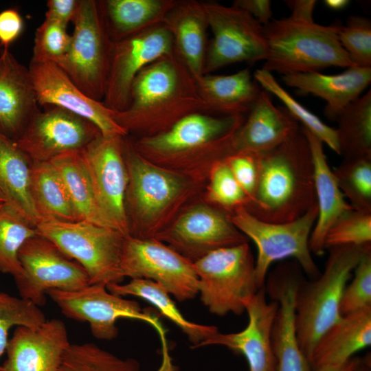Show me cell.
<instances>
[{
    "label": "cell",
    "instance_id": "obj_20",
    "mask_svg": "<svg viewBox=\"0 0 371 371\" xmlns=\"http://www.w3.org/2000/svg\"><path fill=\"white\" fill-rule=\"evenodd\" d=\"M265 293L264 286L245 304L248 324L243 330L232 333L218 331L198 347L223 346L243 355L249 371H277L271 332L278 303L273 300L267 302Z\"/></svg>",
    "mask_w": 371,
    "mask_h": 371
},
{
    "label": "cell",
    "instance_id": "obj_46",
    "mask_svg": "<svg viewBox=\"0 0 371 371\" xmlns=\"http://www.w3.org/2000/svg\"><path fill=\"white\" fill-rule=\"evenodd\" d=\"M224 160L247 194L249 203L254 195L259 177V153L251 151H235Z\"/></svg>",
    "mask_w": 371,
    "mask_h": 371
},
{
    "label": "cell",
    "instance_id": "obj_18",
    "mask_svg": "<svg viewBox=\"0 0 371 371\" xmlns=\"http://www.w3.org/2000/svg\"><path fill=\"white\" fill-rule=\"evenodd\" d=\"M29 122L16 145L32 161L47 162L80 150L102 135L89 120L57 106H45Z\"/></svg>",
    "mask_w": 371,
    "mask_h": 371
},
{
    "label": "cell",
    "instance_id": "obj_39",
    "mask_svg": "<svg viewBox=\"0 0 371 371\" xmlns=\"http://www.w3.org/2000/svg\"><path fill=\"white\" fill-rule=\"evenodd\" d=\"M333 171L350 205L354 209L371 210V157L343 159Z\"/></svg>",
    "mask_w": 371,
    "mask_h": 371
},
{
    "label": "cell",
    "instance_id": "obj_6",
    "mask_svg": "<svg viewBox=\"0 0 371 371\" xmlns=\"http://www.w3.org/2000/svg\"><path fill=\"white\" fill-rule=\"evenodd\" d=\"M328 249L324 271L313 281L302 280L295 296L296 336L308 361L321 336L341 318L340 303L347 282L363 255L371 250V243Z\"/></svg>",
    "mask_w": 371,
    "mask_h": 371
},
{
    "label": "cell",
    "instance_id": "obj_47",
    "mask_svg": "<svg viewBox=\"0 0 371 371\" xmlns=\"http://www.w3.org/2000/svg\"><path fill=\"white\" fill-rule=\"evenodd\" d=\"M24 22L19 10L8 8L0 12V47L8 49L21 34Z\"/></svg>",
    "mask_w": 371,
    "mask_h": 371
},
{
    "label": "cell",
    "instance_id": "obj_24",
    "mask_svg": "<svg viewBox=\"0 0 371 371\" xmlns=\"http://www.w3.org/2000/svg\"><path fill=\"white\" fill-rule=\"evenodd\" d=\"M300 128L285 107L275 106L269 93L263 89L248 112L247 120L236 130L234 147L235 151L269 150Z\"/></svg>",
    "mask_w": 371,
    "mask_h": 371
},
{
    "label": "cell",
    "instance_id": "obj_19",
    "mask_svg": "<svg viewBox=\"0 0 371 371\" xmlns=\"http://www.w3.org/2000/svg\"><path fill=\"white\" fill-rule=\"evenodd\" d=\"M28 68L39 106H57L80 116L103 137L128 136L115 121V111L87 96L55 63L31 60Z\"/></svg>",
    "mask_w": 371,
    "mask_h": 371
},
{
    "label": "cell",
    "instance_id": "obj_34",
    "mask_svg": "<svg viewBox=\"0 0 371 371\" xmlns=\"http://www.w3.org/2000/svg\"><path fill=\"white\" fill-rule=\"evenodd\" d=\"M49 162L62 177L79 220L111 227L98 207L81 150L62 154Z\"/></svg>",
    "mask_w": 371,
    "mask_h": 371
},
{
    "label": "cell",
    "instance_id": "obj_23",
    "mask_svg": "<svg viewBox=\"0 0 371 371\" xmlns=\"http://www.w3.org/2000/svg\"><path fill=\"white\" fill-rule=\"evenodd\" d=\"M282 81L301 94H312L326 101L324 113L335 120L339 112L361 95L371 82V67L351 66L337 74L318 71L282 75Z\"/></svg>",
    "mask_w": 371,
    "mask_h": 371
},
{
    "label": "cell",
    "instance_id": "obj_11",
    "mask_svg": "<svg viewBox=\"0 0 371 371\" xmlns=\"http://www.w3.org/2000/svg\"><path fill=\"white\" fill-rule=\"evenodd\" d=\"M47 295L67 317L89 324L93 336L110 341L118 335L116 322L121 318L147 322L159 334L163 346V362L170 361L166 333L159 319L144 311L136 301L109 292L106 285L89 284L74 291L52 289Z\"/></svg>",
    "mask_w": 371,
    "mask_h": 371
},
{
    "label": "cell",
    "instance_id": "obj_22",
    "mask_svg": "<svg viewBox=\"0 0 371 371\" xmlns=\"http://www.w3.org/2000/svg\"><path fill=\"white\" fill-rule=\"evenodd\" d=\"M38 103L29 68L8 49L0 52V130L16 140L33 116Z\"/></svg>",
    "mask_w": 371,
    "mask_h": 371
},
{
    "label": "cell",
    "instance_id": "obj_8",
    "mask_svg": "<svg viewBox=\"0 0 371 371\" xmlns=\"http://www.w3.org/2000/svg\"><path fill=\"white\" fill-rule=\"evenodd\" d=\"M193 263L201 301L212 314H243L260 289L248 243L214 250Z\"/></svg>",
    "mask_w": 371,
    "mask_h": 371
},
{
    "label": "cell",
    "instance_id": "obj_30",
    "mask_svg": "<svg viewBox=\"0 0 371 371\" xmlns=\"http://www.w3.org/2000/svg\"><path fill=\"white\" fill-rule=\"evenodd\" d=\"M106 30L113 42L163 23L177 0H98Z\"/></svg>",
    "mask_w": 371,
    "mask_h": 371
},
{
    "label": "cell",
    "instance_id": "obj_45",
    "mask_svg": "<svg viewBox=\"0 0 371 371\" xmlns=\"http://www.w3.org/2000/svg\"><path fill=\"white\" fill-rule=\"evenodd\" d=\"M354 273L352 282L346 285L342 295L341 315L371 306V250L363 255Z\"/></svg>",
    "mask_w": 371,
    "mask_h": 371
},
{
    "label": "cell",
    "instance_id": "obj_25",
    "mask_svg": "<svg viewBox=\"0 0 371 371\" xmlns=\"http://www.w3.org/2000/svg\"><path fill=\"white\" fill-rule=\"evenodd\" d=\"M163 23L172 35L176 54L195 80L201 77L209 29L203 1L177 0Z\"/></svg>",
    "mask_w": 371,
    "mask_h": 371
},
{
    "label": "cell",
    "instance_id": "obj_43",
    "mask_svg": "<svg viewBox=\"0 0 371 371\" xmlns=\"http://www.w3.org/2000/svg\"><path fill=\"white\" fill-rule=\"evenodd\" d=\"M337 36L352 63L371 67V21L359 15H351L346 25L335 23Z\"/></svg>",
    "mask_w": 371,
    "mask_h": 371
},
{
    "label": "cell",
    "instance_id": "obj_42",
    "mask_svg": "<svg viewBox=\"0 0 371 371\" xmlns=\"http://www.w3.org/2000/svg\"><path fill=\"white\" fill-rule=\"evenodd\" d=\"M371 243V210L352 208L339 216L328 230L324 248Z\"/></svg>",
    "mask_w": 371,
    "mask_h": 371
},
{
    "label": "cell",
    "instance_id": "obj_50",
    "mask_svg": "<svg viewBox=\"0 0 371 371\" xmlns=\"http://www.w3.org/2000/svg\"><path fill=\"white\" fill-rule=\"evenodd\" d=\"M285 3L291 10V18L304 21H314L313 12L317 3L315 0H289Z\"/></svg>",
    "mask_w": 371,
    "mask_h": 371
},
{
    "label": "cell",
    "instance_id": "obj_2",
    "mask_svg": "<svg viewBox=\"0 0 371 371\" xmlns=\"http://www.w3.org/2000/svg\"><path fill=\"white\" fill-rule=\"evenodd\" d=\"M244 120L242 115L197 112L160 134L129 137L136 151L146 160L206 185L212 167L235 152L234 135Z\"/></svg>",
    "mask_w": 371,
    "mask_h": 371
},
{
    "label": "cell",
    "instance_id": "obj_21",
    "mask_svg": "<svg viewBox=\"0 0 371 371\" xmlns=\"http://www.w3.org/2000/svg\"><path fill=\"white\" fill-rule=\"evenodd\" d=\"M64 322L46 320L37 327L16 326L0 371H58L70 345Z\"/></svg>",
    "mask_w": 371,
    "mask_h": 371
},
{
    "label": "cell",
    "instance_id": "obj_26",
    "mask_svg": "<svg viewBox=\"0 0 371 371\" xmlns=\"http://www.w3.org/2000/svg\"><path fill=\"white\" fill-rule=\"evenodd\" d=\"M311 148L314 166L315 190L318 208L317 218L309 238V249L317 256L324 254L326 234L345 212L353 208L341 192L324 151V143L302 127Z\"/></svg>",
    "mask_w": 371,
    "mask_h": 371
},
{
    "label": "cell",
    "instance_id": "obj_12",
    "mask_svg": "<svg viewBox=\"0 0 371 371\" xmlns=\"http://www.w3.org/2000/svg\"><path fill=\"white\" fill-rule=\"evenodd\" d=\"M213 38L208 43L203 75L237 63L265 60L268 47L263 26L244 10L203 1Z\"/></svg>",
    "mask_w": 371,
    "mask_h": 371
},
{
    "label": "cell",
    "instance_id": "obj_17",
    "mask_svg": "<svg viewBox=\"0 0 371 371\" xmlns=\"http://www.w3.org/2000/svg\"><path fill=\"white\" fill-rule=\"evenodd\" d=\"M175 53L172 35L163 23L113 43L103 103L124 110L136 76L155 60Z\"/></svg>",
    "mask_w": 371,
    "mask_h": 371
},
{
    "label": "cell",
    "instance_id": "obj_38",
    "mask_svg": "<svg viewBox=\"0 0 371 371\" xmlns=\"http://www.w3.org/2000/svg\"><path fill=\"white\" fill-rule=\"evenodd\" d=\"M58 371H141L133 358H122L93 343L71 344Z\"/></svg>",
    "mask_w": 371,
    "mask_h": 371
},
{
    "label": "cell",
    "instance_id": "obj_9",
    "mask_svg": "<svg viewBox=\"0 0 371 371\" xmlns=\"http://www.w3.org/2000/svg\"><path fill=\"white\" fill-rule=\"evenodd\" d=\"M317 214L316 203L301 217L286 223L263 221L245 207L228 216L233 225L256 246L255 276L260 289L265 286L271 265L287 258H294L310 278L315 279L320 275L309 249V238Z\"/></svg>",
    "mask_w": 371,
    "mask_h": 371
},
{
    "label": "cell",
    "instance_id": "obj_37",
    "mask_svg": "<svg viewBox=\"0 0 371 371\" xmlns=\"http://www.w3.org/2000/svg\"><path fill=\"white\" fill-rule=\"evenodd\" d=\"M253 78L264 90L274 95L282 101L289 114L298 123L302 124V128L315 135L324 144L339 155L336 128L326 124L319 117L296 100L279 84L273 74L261 68L254 72Z\"/></svg>",
    "mask_w": 371,
    "mask_h": 371
},
{
    "label": "cell",
    "instance_id": "obj_13",
    "mask_svg": "<svg viewBox=\"0 0 371 371\" xmlns=\"http://www.w3.org/2000/svg\"><path fill=\"white\" fill-rule=\"evenodd\" d=\"M155 238L192 262L214 250L249 240L225 213L205 202L202 195Z\"/></svg>",
    "mask_w": 371,
    "mask_h": 371
},
{
    "label": "cell",
    "instance_id": "obj_31",
    "mask_svg": "<svg viewBox=\"0 0 371 371\" xmlns=\"http://www.w3.org/2000/svg\"><path fill=\"white\" fill-rule=\"evenodd\" d=\"M295 296L296 290L291 286L280 288L273 295L278 306L271 328V339L277 371H313L296 336Z\"/></svg>",
    "mask_w": 371,
    "mask_h": 371
},
{
    "label": "cell",
    "instance_id": "obj_29",
    "mask_svg": "<svg viewBox=\"0 0 371 371\" xmlns=\"http://www.w3.org/2000/svg\"><path fill=\"white\" fill-rule=\"evenodd\" d=\"M32 161L0 130V192L5 202L36 225L40 221L30 192Z\"/></svg>",
    "mask_w": 371,
    "mask_h": 371
},
{
    "label": "cell",
    "instance_id": "obj_41",
    "mask_svg": "<svg viewBox=\"0 0 371 371\" xmlns=\"http://www.w3.org/2000/svg\"><path fill=\"white\" fill-rule=\"evenodd\" d=\"M38 306L21 297L0 292V358L5 352L14 326L37 327L46 321Z\"/></svg>",
    "mask_w": 371,
    "mask_h": 371
},
{
    "label": "cell",
    "instance_id": "obj_36",
    "mask_svg": "<svg viewBox=\"0 0 371 371\" xmlns=\"http://www.w3.org/2000/svg\"><path fill=\"white\" fill-rule=\"evenodd\" d=\"M38 234L36 226L5 202H0V271L14 280L23 274L19 251L29 238Z\"/></svg>",
    "mask_w": 371,
    "mask_h": 371
},
{
    "label": "cell",
    "instance_id": "obj_15",
    "mask_svg": "<svg viewBox=\"0 0 371 371\" xmlns=\"http://www.w3.org/2000/svg\"><path fill=\"white\" fill-rule=\"evenodd\" d=\"M19 259L23 270L14 280L19 297L38 306L45 304L49 290L74 291L89 284L83 267L38 234L22 245Z\"/></svg>",
    "mask_w": 371,
    "mask_h": 371
},
{
    "label": "cell",
    "instance_id": "obj_40",
    "mask_svg": "<svg viewBox=\"0 0 371 371\" xmlns=\"http://www.w3.org/2000/svg\"><path fill=\"white\" fill-rule=\"evenodd\" d=\"M202 198L227 216L239 208L246 207L249 203L247 194L224 159L212 167Z\"/></svg>",
    "mask_w": 371,
    "mask_h": 371
},
{
    "label": "cell",
    "instance_id": "obj_33",
    "mask_svg": "<svg viewBox=\"0 0 371 371\" xmlns=\"http://www.w3.org/2000/svg\"><path fill=\"white\" fill-rule=\"evenodd\" d=\"M30 192L40 221H80L65 184L51 162L32 161Z\"/></svg>",
    "mask_w": 371,
    "mask_h": 371
},
{
    "label": "cell",
    "instance_id": "obj_44",
    "mask_svg": "<svg viewBox=\"0 0 371 371\" xmlns=\"http://www.w3.org/2000/svg\"><path fill=\"white\" fill-rule=\"evenodd\" d=\"M71 40L67 26L45 19L36 30L31 60L56 63L67 52Z\"/></svg>",
    "mask_w": 371,
    "mask_h": 371
},
{
    "label": "cell",
    "instance_id": "obj_16",
    "mask_svg": "<svg viewBox=\"0 0 371 371\" xmlns=\"http://www.w3.org/2000/svg\"><path fill=\"white\" fill-rule=\"evenodd\" d=\"M124 137L100 135L82 149L81 153L102 215L111 228L128 236L124 204L128 172Z\"/></svg>",
    "mask_w": 371,
    "mask_h": 371
},
{
    "label": "cell",
    "instance_id": "obj_10",
    "mask_svg": "<svg viewBox=\"0 0 371 371\" xmlns=\"http://www.w3.org/2000/svg\"><path fill=\"white\" fill-rule=\"evenodd\" d=\"M66 54L55 63L87 96L102 101L113 41L101 16L98 1L80 0Z\"/></svg>",
    "mask_w": 371,
    "mask_h": 371
},
{
    "label": "cell",
    "instance_id": "obj_49",
    "mask_svg": "<svg viewBox=\"0 0 371 371\" xmlns=\"http://www.w3.org/2000/svg\"><path fill=\"white\" fill-rule=\"evenodd\" d=\"M232 5L248 12L262 26L272 19L271 2L269 0H235Z\"/></svg>",
    "mask_w": 371,
    "mask_h": 371
},
{
    "label": "cell",
    "instance_id": "obj_35",
    "mask_svg": "<svg viewBox=\"0 0 371 371\" xmlns=\"http://www.w3.org/2000/svg\"><path fill=\"white\" fill-rule=\"evenodd\" d=\"M336 128L343 159L371 157V91L350 102L337 115Z\"/></svg>",
    "mask_w": 371,
    "mask_h": 371
},
{
    "label": "cell",
    "instance_id": "obj_51",
    "mask_svg": "<svg viewBox=\"0 0 371 371\" xmlns=\"http://www.w3.org/2000/svg\"><path fill=\"white\" fill-rule=\"evenodd\" d=\"M359 359H350L339 365L324 366L317 368L313 371H352L357 365Z\"/></svg>",
    "mask_w": 371,
    "mask_h": 371
},
{
    "label": "cell",
    "instance_id": "obj_14",
    "mask_svg": "<svg viewBox=\"0 0 371 371\" xmlns=\"http://www.w3.org/2000/svg\"><path fill=\"white\" fill-rule=\"evenodd\" d=\"M121 269L124 278L146 279L160 284L179 302L199 294L194 263L155 238L126 236Z\"/></svg>",
    "mask_w": 371,
    "mask_h": 371
},
{
    "label": "cell",
    "instance_id": "obj_48",
    "mask_svg": "<svg viewBox=\"0 0 371 371\" xmlns=\"http://www.w3.org/2000/svg\"><path fill=\"white\" fill-rule=\"evenodd\" d=\"M80 0H48L45 12L47 19L57 21L67 27L74 23L80 6Z\"/></svg>",
    "mask_w": 371,
    "mask_h": 371
},
{
    "label": "cell",
    "instance_id": "obj_27",
    "mask_svg": "<svg viewBox=\"0 0 371 371\" xmlns=\"http://www.w3.org/2000/svg\"><path fill=\"white\" fill-rule=\"evenodd\" d=\"M371 344V306L345 315L316 343L308 362L312 370L339 365Z\"/></svg>",
    "mask_w": 371,
    "mask_h": 371
},
{
    "label": "cell",
    "instance_id": "obj_28",
    "mask_svg": "<svg viewBox=\"0 0 371 371\" xmlns=\"http://www.w3.org/2000/svg\"><path fill=\"white\" fill-rule=\"evenodd\" d=\"M206 113L218 116L248 113L261 89L246 68L229 75H203L195 80Z\"/></svg>",
    "mask_w": 371,
    "mask_h": 371
},
{
    "label": "cell",
    "instance_id": "obj_54",
    "mask_svg": "<svg viewBox=\"0 0 371 371\" xmlns=\"http://www.w3.org/2000/svg\"><path fill=\"white\" fill-rule=\"evenodd\" d=\"M0 202H5V199L3 196V195L0 192Z\"/></svg>",
    "mask_w": 371,
    "mask_h": 371
},
{
    "label": "cell",
    "instance_id": "obj_4",
    "mask_svg": "<svg viewBox=\"0 0 371 371\" xmlns=\"http://www.w3.org/2000/svg\"><path fill=\"white\" fill-rule=\"evenodd\" d=\"M123 148L128 172L124 204L128 236L155 238L201 196L205 185L146 160L136 151L129 136L124 137Z\"/></svg>",
    "mask_w": 371,
    "mask_h": 371
},
{
    "label": "cell",
    "instance_id": "obj_32",
    "mask_svg": "<svg viewBox=\"0 0 371 371\" xmlns=\"http://www.w3.org/2000/svg\"><path fill=\"white\" fill-rule=\"evenodd\" d=\"M106 286L114 295L121 297L133 295L150 303L187 335L192 344V348H197L201 342L218 331L214 326L196 324L187 319L178 309L168 292L152 280L133 278L126 284H109Z\"/></svg>",
    "mask_w": 371,
    "mask_h": 371
},
{
    "label": "cell",
    "instance_id": "obj_53",
    "mask_svg": "<svg viewBox=\"0 0 371 371\" xmlns=\"http://www.w3.org/2000/svg\"><path fill=\"white\" fill-rule=\"evenodd\" d=\"M352 371H370V361L368 359H359L357 365Z\"/></svg>",
    "mask_w": 371,
    "mask_h": 371
},
{
    "label": "cell",
    "instance_id": "obj_7",
    "mask_svg": "<svg viewBox=\"0 0 371 371\" xmlns=\"http://www.w3.org/2000/svg\"><path fill=\"white\" fill-rule=\"evenodd\" d=\"M38 234L53 242L87 272L89 284H120L124 278L121 258L125 236L111 227L87 221L43 219Z\"/></svg>",
    "mask_w": 371,
    "mask_h": 371
},
{
    "label": "cell",
    "instance_id": "obj_52",
    "mask_svg": "<svg viewBox=\"0 0 371 371\" xmlns=\"http://www.w3.org/2000/svg\"><path fill=\"white\" fill-rule=\"evenodd\" d=\"M324 4L333 10H340L345 8L350 3L348 0H325Z\"/></svg>",
    "mask_w": 371,
    "mask_h": 371
},
{
    "label": "cell",
    "instance_id": "obj_5",
    "mask_svg": "<svg viewBox=\"0 0 371 371\" xmlns=\"http://www.w3.org/2000/svg\"><path fill=\"white\" fill-rule=\"evenodd\" d=\"M268 56L262 69L271 74L318 71L330 67L355 66L339 43L335 24L290 16L271 21L263 26Z\"/></svg>",
    "mask_w": 371,
    "mask_h": 371
},
{
    "label": "cell",
    "instance_id": "obj_3",
    "mask_svg": "<svg viewBox=\"0 0 371 371\" xmlns=\"http://www.w3.org/2000/svg\"><path fill=\"white\" fill-rule=\"evenodd\" d=\"M260 155V172L251 201L245 208L268 223H286L316 203L314 166L302 127L278 146Z\"/></svg>",
    "mask_w": 371,
    "mask_h": 371
},
{
    "label": "cell",
    "instance_id": "obj_1",
    "mask_svg": "<svg viewBox=\"0 0 371 371\" xmlns=\"http://www.w3.org/2000/svg\"><path fill=\"white\" fill-rule=\"evenodd\" d=\"M197 112L206 113L205 106L195 79L175 52L136 76L127 106L115 111L114 120L128 136L139 138L164 133Z\"/></svg>",
    "mask_w": 371,
    "mask_h": 371
}]
</instances>
